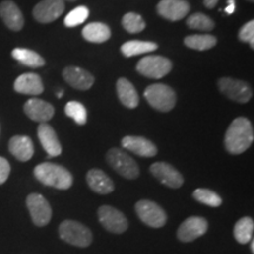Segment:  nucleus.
I'll return each mask as SVG.
<instances>
[{"label": "nucleus", "instance_id": "30", "mask_svg": "<svg viewBox=\"0 0 254 254\" xmlns=\"http://www.w3.org/2000/svg\"><path fill=\"white\" fill-rule=\"evenodd\" d=\"M193 198L200 204H204L211 207H219L222 204L221 196L213 192V190L207 189H198L193 192Z\"/></svg>", "mask_w": 254, "mask_h": 254}, {"label": "nucleus", "instance_id": "12", "mask_svg": "<svg viewBox=\"0 0 254 254\" xmlns=\"http://www.w3.org/2000/svg\"><path fill=\"white\" fill-rule=\"evenodd\" d=\"M150 171L155 179L163 185L170 187V189H179L184 184V177L182 173L173 167L172 165L167 163H154L151 165Z\"/></svg>", "mask_w": 254, "mask_h": 254}, {"label": "nucleus", "instance_id": "5", "mask_svg": "<svg viewBox=\"0 0 254 254\" xmlns=\"http://www.w3.org/2000/svg\"><path fill=\"white\" fill-rule=\"evenodd\" d=\"M106 160L110 166L120 176L126 179L133 180L139 177V166L132 157L120 148H111L106 154Z\"/></svg>", "mask_w": 254, "mask_h": 254}, {"label": "nucleus", "instance_id": "39", "mask_svg": "<svg viewBox=\"0 0 254 254\" xmlns=\"http://www.w3.org/2000/svg\"><path fill=\"white\" fill-rule=\"evenodd\" d=\"M63 95H64V92L62 91V92H58V94H57V97H58V98H62Z\"/></svg>", "mask_w": 254, "mask_h": 254}, {"label": "nucleus", "instance_id": "20", "mask_svg": "<svg viewBox=\"0 0 254 254\" xmlns=\"http://www.w3.org/2000/svg\"><path fill=\"white\" fill-rule=\"evenodd\" d=\"M87 185L98 194H110L114 190L112 179L99 168H92L86 174Z\"/></svg>", "mask_w": 254, "mask_h": 254}, {"label": "nucleus", "instance_id": "24", "mask_svg": "<svg viewBox=\"0 0 254 254\" xmlns=\"http://www.w3.org/2000/svg\"><path fill=\"white\" fill-rule=\"evenodd\" d=\"M82 37L94 44H103L111 38V30L104 23H91L82 28Z\"/></svg>", "mask_w": 254, "mask_h": 254}, {"label": "nucleus", "instance_id": "1", "mask_svg": "<svg viewBox=\"0 0 254 254\" xmlns=\"http://www.w3.org/2000/svg\"><path fill=\"white\" fill-rule=\"evenodd\" d=\"M254 132L252 123L247 118L239 117L228 126L225 134V147L231 154H241L253 144Z\"/></svg>", "mask_w": 254, "mask_h": 254}, {"label": "nucleus", "instance_id": "10", "mask_svg": "<svg viewBox=\"0 0 254 254\" xmlns=\"http://www.w3.org/2000/svg\"><path fill=\"white\" fill-rule=\"evenodd\" d=\"M98 219L105 230L111 233L122 234L128 228V221L123 212L112 206H100L98 209Z\"/></svg>", "mask_w": 254, "mask_h": 254}, {"label": "nucleus", "instance_id": "16", "mask_svg": "<svg viewBox=\"0 0 254 254\" xmlns=\"http://www.w3.org/2000/svg\"><path fill=\"white\" fill-rule=\"evenodd\" d=\"M63 77L69 86L75 90L87 91L93 86L94 77L86 69L77 67V66H68L63 71Z\"/></svg>", "mask_w": 254, "mask_h": 254}, {"label": "nucleus", "instance_id": "8", "mask_svg": "<svg viewBox=\"0 0 254 254\" xmlns=\"http://www.w3.org/2000/svg\"><path fill=\"white\" fill-rule=\"evenodd\" d=\"M219 91L221 92L225 97L228 99L237 101L240 104L249 103L251 98H252L253 92L252 88L246 81L238 80L233 78H221L218 80Z\"/></svg>", "mask_w": 254, "mask_h": 254}, {"label": "nucleus", "instance_id": "18", "mask_svg": "<svg viewBox=\"0 0 254 254\" xmlns=\"http://www.w3.org/2000/svg\"><path fill=\"white\" fill-rule=\"evenodd\" d=\"M0 18L9 30L18 32L24 27L25 20L20 8L12 0H4L0 4Z\"/></svg>", "mask_w": 254, "mask_h": 254}, {"label": "nucleus", "instance_id": "38", "mask_svg": "<svg viewBox=\"0 0 254 254\" xmlns=\"http://www.w3.org/2000/svg\"><path fill=\"white\" fill-rule=\"evenodd\" d=\"M251 252H252V254H254V240L253 239L251 240Z\"/></svg>", "mask_w": 254, "mask_h": 254}, {"label": "nucleus", "instance_id": "3", "mask_svg": "<svg viewBox=\"0 0 254 254\" xmlns=\"http://www.w3.org/2000/svg\"><path fill=\"white\" fill-rule=\"evenodd\" d=\"M59 237L69 245L81 249L90 246L93 240L90 228L75 220L63 221L59 225Z\"/></svg>", "mask_w": 254, "mask_h": 254}, {"label": "nucleus", "instance_id": "40", "mask_svg": "<svg viewBox=\"0 0 254 254\" xmlns=\"http://www.w3.org/2000/svg\"><path fill=\"white\" fill-rule=\"evenodd\" d=\"M63 1H75V0H63Z\"/></svg>", "mask_w": 254, "mask_h": 254}, {"label": "nucleus", "instance_id": "17", "mask_svg": "<svg viewBox=\"0 0 254 254\" xmlns=\"http://www.w3.org/2000/svg\"><path fill=\"white\" fill-rule=\"evenodd\" d=\"M122 145L127 151H131L132 153L142 158H152L158 153L157 146L144 136H124Z\"/></svg>", "mask_w": 254, "mask_h": 254}, {"label": "nucleus", "instance_id": "28", "mask_svg": "<svg viewBox=\"0 0 254 254\" xmlns=\"http://www.w3.org/2000/svg\"><path fill=\"white\" fill-rule=\"evenodd\" d=\"M184 44L187 47L196 51L211 50L217 45V38L212 34H193L184 39Z\"/></svg>", "mask_w": 254, "mask_h": 254}, {"label": "nucleus", "instance_id": "11", "mask_svg": "<svg viewBox=\"0 0 254 254\" xmlns=\"http://www.w3.org/2000/svg\"><path fill=\"white\" fill-rule=\"evenodd\" d=\"M208 230V222L205 218L190 217L184 220L177 231V237L182 243H190L202 237Z\"/></svg>", "mask_w": 254, "mask_h": 254}, {"label": "nucleus", "instance_id": "32", "mask_svg": "<svg viewBox=\"0 0 254 254\" xmlns=\"http://www.w3.org/2000/svg\"><path fill=\"white\" fill-rule=\"evenodd\" d=\"M123 27L128 32V33H139L145 30L146 24L140 14L134 13V12H128L123 17Z\"/></svg>", "mask_w": 254, "mask_h": 254}, {"label": "nucleus", "instance_id": "19", "mask_svg": "<svg viewBox=\"0 0 254 254\" xmlns=\"http://www.w3.org/2000/svg\"><path fill=\"white\" fill-rule=\"evenodd\" d=\"M38 138H39L40 144L46 153L49 154V157H58L62 154L63 148L58 135H57L53 127L50 126L49 124H40L38 127Z\"/></svg>", "mask_w": 254, "mask_h": 254}, {"label": "nucleus", "instance_id": "13", "mask_svg": "<svg viewBox=\"0 0 254 254\" xmlns=\"http://www.w3.org/2000/svg\"><path fill=\"white\" fill-rule=\"evenodd\" d=\"M65 9L63 0H41L34 6L33 17L38 23L50 24L58 19Z\"/></svg>", "mask_w": 254, "mask_h": 254}, {"label": "nucleus", "instance_id": "26", "mask_svg": "<svg viewBox=\"0 0 254 254\" xmlns=\"http://www.w3.org/2000/svg\"><path fill=\"white\" fill-rule=\"evenodd\" d=\"M158 49V45L152 41H141V40H131L126 41L122 45V52L125 57H134L144 53L153 52Z\"/></svg>", "mask_w": 254, "mask_h": 254}, {"label": "nucleus", "instance_id": "37", "mask_svg": "<svg viewBox=\"0 0 254 254\" xmlns=\"http://www.w3.org/2000/svg\"><path fill=\"white\" fill-rule=\"evenodd\" d=\"M218 1L219 0H204V5L207 8H213L218 4Z\"/></svg>", "mask_w": 254, "mask_h": 254}, {"label": "nucleus", "instance_id": "15", "mask_svg": "<svg viewBox=\"0 0 254 254\" xmlns=\"http://www.w3.org/2000/svg\"><path fill=\"white\" fill-rule=\"evenodd\" d=\"M24 112L33 122L47 123L55 116V107L45 100L32 98L24 105Z\"/></svg>", "mask_w": 254, "mask_h": 254}, {"label": "nucleus", "instance_id": "23", "mask_svg": "<svg viewBox=\"0 0 254 254\" xmlns=\"http://www.w3.org/2000/svg\"><path fill=\"white\" fill-rule=\"evenodd\" d=\"M117 94L119 100L127 109H135L139 105V95L135 87L126 78H120L117 81Z\"/></svg>", "mask_w": 254, "mask_h": 254}, {"label": "nucleus", "instance_id": "9", "mask_svg": "<svg viewBox=\"0 0 254 254\" xmlns=\"http://www.w3.org/2000/svg\"><path fill=\"white\" fill-rule=\"evenodd\" d=\"M26 206L32 221L36 226L44 227L51 221L52 208H51L49 201L39 193H31L26 198Z\"/></svg>", "mask_w": 254, "mask_h": 254}, {"label": "nucleus", "instance_id": "21", "mask_svg": "<svg viewBox=\"0 0 254 254\" xmlns=\"http://www.w3.org/2000/svg\"><path fill=\"white\" fill-rule=\"evenodd\" d=\"M14 91L21 94L39 95L44 92L43 80L36 73H25L14 81Z\"/></svg>", "mask_w": 254, "mask_h": 254}, {"label": "nucleus", "instance_id": "29", "mask_svg": "<svg viewBox=\"0 0 254 254\" xmlns=\"http://www.w3.org/2000/svg\"><path fill=\"white\" fill-rule=\"evenodd\" d=\"M66 116L74 120L78 125H85L87 122V111L79 101H69L65 106Z\"/></svg>", "mask_w": 254, "mask_h": 254}, {"label": "nucleus", "instance_id": "27", "mask_svg": "<svg viewBox=\"0 0 254 254\" xmlns=\"http://www.w3.org/2000/svg\"><path fill=\"white\" fill-rule=\"evenodd\" d=\"M253 231H254V221L252 218L244 217L237 221L234 225V238L238 243L244 245L249 244L253 239Z\"/></svg>", "mask_w": 254, "mask_h": 254}, {"label": "nucleus", "instance_id": "33", "mask_svg": "<svg viewBox=\"0 0 254 254\" xmlns=\"http://www.w3.org/2000/svg\"><path fill=\"white\" fill-rule=\"evenodd\" d=\"M88 14H90V11H88L86 6H78V7L72 9V11L66 15L64 23H65L67 27H75L78 26V25L85 23L86 19L88 18Z\"/></svg>", "mask_w": 254, "mask_h": 254}, {"label": "nucleus", "instance_id": "35", "mask_svg": "<svg viewBox=\"0 0 254 254\" xmlns=\"http://www.w3.org/2000/svg\"><path fill=\"white\" fill-rule=\"evenodd\" d=\"M11 173V165L5 158L0 157V185H2L8 179Z\"/></svg>", "mask_w": 254, "mask_h": 254}, {"label": "nucleus", "instance_id": "4", "mask_svg": "<svg viewBox=\"0 0 254 254\" xmlns=\"http://www.w3.org/2000/svg\"><path fill=\"white\" fill-rule=\"evenodd\" d=\"M144 97L154 110L160 112H170L177 103V95L174 91L165 84L150 85L145 90Z\"/></svg>", "mask_w": 254, "mask_h": 254}, {"label": "nucleus", "instance_id": "41", "mask_svg": "<svg viewBox=\"0 0 254 254\" xmlns=\"http://www.w3.org/2000/svg\"><path fill=\"white\" fill-rule=\"evenodd\" d=\"M249 1H251V2H253V1H254V0H249Z\"/></svg>", "mask_w": 254, "mask_h": 254}, {"label": "nucleus", "instance_id": "7", "mask_svg": "<svg viewBox=\"0 0 254 254\" xmlns=\"http://www.w3.org/2000/svg\"><path fill=\"white\" fill-rule=\"evenodd\" d=\"M172 69V62L161 56H146L136 64V71L151 79H161Z\"/></svg>", "mask_w": 254, "mask_h": 254}, {"label": "nucleus", "instance_id": "31", "mask_svg": "<svg viewBox=\"0 0 254 254\" xmlns=\"http://www.w3.org/2000/svg\"><path fill=\"white\" fill-rule=\"evenodd\" d=\"M187 26L190 30L198 31H212L214 28V21L204 13H194L190 15L186 20Z\"/></svg>", "mask_w": 254, "mask_h": 254}, {"label": "nucleus", "instance_id": "25", "mask_svg": "<svg viewBox=\"0 0 254 254\" xmlns=\"http://www.w3.org/2000/svg\"><path fill=\"white\" fill-rule=\"evenodd\" d=\"M12 57L27 67L38 68L45 65V60L43 57L28 49H14L12 51Z\"/></svg>", "mask_w": 254, "mask_h": 254}, {"label": "nucleus", "instance_id": "2", "mask_svg": "<svg viewBox=\"0 0 254 254\" xmlns=\"http://www.w3.org/2000/svg\"><path fill=\"white\" fill-rule=\"evenodd\" d=\"M33 173L41 184L58 190H68L73 184V177L69 171L58 164H39L34 168Z\"/></svg>", "mask_w": 254, "mask_h": 254}, {"label": "nucleus", "instance_id": "34", "mask_svg": "<svg viewBox=\"0 0 254 254\" xmlns=\"http://www.w3.org/2000/svg\"><path fill=\"white\" fill-rule=\"evenodd\" d=\"M239 39L244 43L250 44L251 47L254 49V21L250 20L243 27L240 28L239 34H238Z\"/></svg>", "mask_w": 254, "mask_h": 254}, {"label": "nucleus", "instance_id": "22", "mask_svg": "<svg viewBox=\"0 0 254 254\" xmlns=\"http://www.w3.org/2000/svg\"><path fill=\"white\" fill-rule=\"evenodd\" d=\"M8 151L19 161H28L34 154L33 141L27 135H14L8 142Z\"/></svg>", "mask_w": 254, "mask_h": 254}, {"label": "nucleus", "instance_id": "6", "mask_svg": "<svg viewBox=\"0 0 254 254\" xmlns=\"http://www.w3.org/2000/svg\"><path fill=\"white\" fill-rule=\"evenodd\" d=\"M135 212L139 219L150 227L160 228L165 226L167 221L166 212L157 202L151 200H140L136 202Z\"/></svg>", "mask_w": 254, "mask_h": 254}, {"label": "nucleus", "instance_id": "14", "mask_svg": "<svg viewBox=\"0 0 254 254\" xmlns=\"http://www.w3.org/2000/svg\"><path fill=\"white\" fill-rule=\"evenodd\" d=\"M190 9V5L186 0H161L157 5L158 14L171 21L182 20Z\"/></svg>", "mask_w": 254, "mask_h": 254}, {"label": "nucleus", "instance_id": "36", "mask_svg": "<svg viewBox=\"0 0 254 254\" xmlns=\"http://www.w3.org/2000/svg\"><path fill=\"white\" fill-rule=\"evenodd\" d=\"M234 9H236V1H234V0H228L226 8H225L224 11L226 12L227 14H232L234 12Z\"/></svg>", "mask_w": 254, "mask_h": 254}]
</instances>
